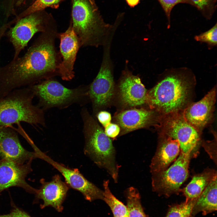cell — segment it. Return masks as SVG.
I'll use <instances>...</instances> for the list:
<instances>
[{
	"label": "cell",
	"mask_w": 217,
	"mask_h": 217,
	"mask_svg": "<svg viewBox=\"0 0 217 217\" xmlns=\"http://www.w3.org/2000/svg\"><path fill=\"white\" fill-rule=\"evenodd\" d=\"M57 34L55 28L42 33L23 55L0 67V99L14 90L58 74L60 62L55 44Z\"/></svg>",
	"instance_id": "1"
},
{
	"label": "cell",
	"mask_w": 217,
	"mask_h": 217,
	"mask_svg": "<svg viewBox=\"0 0 217 217\" xmlns=\"http://www.w3.org/2000/svg\"><path fill=\"white\" fill-rule=\"evenodd\" d=\"M195 83L187 72H171L147 91L146 104L159 116L181 112L191 103Z\"/></svg>",
	"instance_id": "2"
},
{
	"label": "cell",
	"mask_w": 217,
	"mask_h": 217,
	"mask_svg": "<svg viewBox=\"0 0 217 217\" xmlns=\"http://www.w3.org/2000/svg\"><path fill=\"white\" fill-rule=\"evenodd\" d=\"M73 30L80 47L103 46L118 24L106 23L94 0H72Z\"/></svg>",
	"instance_id": "3"
},
{
	"label": "cell",
	"mask_w": 217,
	"mask_h": 217,
	"mask_svg": "<svg viewBox=\"0 0 217 217\" xmlns=\"http://www.w3.org/2000/svg\"><path fill=\"white\" fill-rule=\"evenodd\" d=\"M81 115L85 138L84 152L97 166L105 170L115 183L118 182L119 169L116 151L112 140L89 113L83 108Z\"/></svg>",
	"instance_id": "4"
},
{
	"label": "cell",
	"mask_w": 217,
	"mask_h": 217,
	"mask_svg": "<svg viewBox=\"0 0 217 217\" xmlns=\"http://www.w3.org/2000/svg\"><path fill=\"white\" fill-rule=\"evenodd\" d=\"M34 96L30 88H20L0 99V127L24 122L44 125L43 110L34 105Z\"/></svg>",
	"instance_id": "5"
},
{
	"label": "cell",
	"mask_w": 217,
	"mask_h": 217,
	"mask_svg": "<svg viewBox=\"0 0 217 217\" xmlns=\"http://www.w3.org/2000/svg\"><path fill=\"white\" fill-rule=\"evenodd\" d=\"M157 123L159 136L177 140L181 151L195 156L201 143V133L187 122L182 112L159 116Z\"/></svg>",
	"instance_id": "6"
},
{
	"label": "cell",
	"mask_w": 217,
	"mask_h": 217,
	"mask_svg": "<svg viewBox=\"0 0 217 217\" xmlns=\"http://www.w3.org/2000/svg\"><path fill=\"white\" fill-rule=\"evenodd\" d=\"M190 154L180 151L174 163L165 170L152 174L153 190L159 195L169 197L178 193L180 187L188 176Z\"/></svg>",
	"instance_id": "7"
},
{
	"label": "cell",
	"mask_w": 217,
	"mask_h": 217,
	"mask_svg": "<svg viewBox=\"0 0 217 217\" xmlns=\"http://www.w3.org/2000/svg\"><path fill=\"white\" fill-rule=\"evenodd\" d=\"M28 87L34 96L39 99V105L45 108L66 105L87 96V91L83 88L69 89L51 79Z\"/></svg>",
	"instance_id": "8"
},
{
	"label": "cell",
	"mask_w": 217,
	"mask_h": 217,
	"mask_svg": "<svg viewBox=\"0 0 217 217\" xmlns=\"http://www.w3.org/2000/svg\"><path fill=\"white\" fill-rule=\"evenodd\" d=\"M102 62L96 77L90 85L87 95L95 108H103L111 102L115 93L113 68L110 57L111 45L103 46Z\"/></svg>",
	"instance_id": "9"
},
{
	"label": "cell",
	"mask_w": 217,
	"mask_h": 217,
	"mask_svg": "<svg viewBox=\"0 0 217 217\" xmlns=\"http://www.w3.org/2000/svg\"><path fill=\"white\" fill-rule=\"evenodd\" d=\"M46 17L34 13L17 20L7 33V36L14 49L13 59L19 57L33 36L37 32H45L55 28Z\"/></svg>",
	"instance_id": "10"
},
{
	"label": "cell",
	"mask_w": 217,
	"mask_h": 217,
	"mask_svg": "<svg viewBox=\"0 0 217 217\" xmlns=\"http://www.w3.org/2000/svg\"><path fill=\"white\" fill-rule=\"evenodd\" d=\"M38 158L47 162L62 175L69 187L80 192L85 198L90 202L103 199V190L86 179L77 168H71L58 162L39 149Z\"/></svg>",
	"instance_id": "11"
},
{
	"label": "cell",
	"mask_w": 217,
	"mask_h": 217,
	"mask_svg": "<svg viewBox=\"0 0 217 217\" xmlns=\"http://www.w3.org/2000/svg\"><path fill=\"white\" fill-rule=\"evenodd\" d=\"M118 87L119 100L124 106L135 108L146 104L147 91L139 77L127 68L123 71Z\"/></svg>",
	"instance_id": "12"
},
{
	"label": "cell",
	"mask_w": 217,
	"mask_h": 217,
	"mask_svg": "<svg viewBox=\"0 0 217 217\" xmlns=\"http://www.w3.org/2000/svg\"><path fill=\"white\" fill-rule=\"evenodd\" d=\"M32 161L20 164L4 159H0V193L9 187H17L29 193H36L37 189L30 186L25 180L32 171Z\"/></svg>",
	"instance_id": "13"
},
{
	"label": "cell",
	"mask_w": 217,
	"mask_h": 217,
	"mask_svg": "<svg viewBox=\"0 0 217 217\" xmlns=\"http://www.w3.org/2000/svg\"><path fill=\"white\" fill-rule=\"evenodd\" d=\"M0 157L20 164L38 158L36 152L24 148L17 133L10 126L0 127Z\"/></svg>",
	"instance_id": "14"
},
{
	"label": "cell",
	"mask_w": 217,
	"mask_h": 217,
	"mask_svg": "<svg viewBox=\"0 0 217 217\" xmlns=\"http://www.w3.org/2000/svg\"><path fill=\"white\" fill-rule=\"evenodd\" d=\"M216 99L214 87L201 99L190 103L182 112L187 122L200 133L212 121Z\"/></svg>",
	"instance_id": "15"
},
{
	"label": "cell",
	"mask_w": 217,
	"mask_h": 217,
	"mask_svg": "<svg viewBox=\"0 0 217 217\" xmlns=\"http://www.w3.org/2000/svg\"><path fill=\"white\" fill-rule=\"evenodd\" d=\"M151 109L132 108L116 113L115 120L120 127L119 136L157 123L159 116Z\"/></svg>",
	"instance_id": "16"
},
{
	"label": "cell",
	"mask_w": 217,
	"mask_h": 217,
	"mask_svg": "<svg viewBox=\"0 0 217 217\" xmlns=\"http://www.w3.org/2000/svg\"><path fill=\"white\" fill-rule=\"evenodd\" d=\"M59 36L62 60L58 66V74L63 80L68 81L74 77V66L80 44L71 24L67 30L59 34Z\"/></svg>",
	"instance_id": "17"
},
{
	"label": "cell",
	"mask_w": 217,
	"mask_h": 217,
	"mask_svg": "<svg viewBox=\"0 0 217 217\" xmlns=\"http://www.w3.org/2000/svg\"><path fill=\"white\" fill-rule=\"evenodd\" d=\"M41 186L35 194L36 198L43 201L41 208L48 206L54 208L59 212L63 209L62 203L66 197L69 187L63 181L58 175H56L51 181H40Z\"/></svg>",
	"instance_id": "18"
},
{
	"label": "cell",
	"mask_w": 217,
	"mask_h": 217,
	"mask_svg": "<svg viewBox=\"0 0 217 217\" xmlns=\"http://www.w3.org/2000/svg\"><path fill=\"white\" fill-rule=\"evenodd\" d=\"M155 154L150 165L151 174L164 170L175 161L180 152L179 143L171 138L159 136Z\"/></svg>",
	"instance_id": "19"
},
{
	"label": "cell",
	"mask_w": 217,
	"mask_h": 217,
	"mask_svg": "<svg viewBox=\"0 0 217 217\" xmlns=\"http://www.w3.org/2000/svg\"><path fill=\"white\" fill-rule=\"evenodd\" d=\"M217 210V176L196 199L192 208L190 217L199 212L203 215Z\"/></svg>",
	"instance_id": "20"
},
{
	"label": "cell",
	"mask_w": 217,
	"mask_h": 217,
	"mask_svg": "<svg viewBox=\"0 0 217 217\" xmlns=\"http://www.w3.org/2000/svg\"><path fill=\"white\" fill-rule=\"evenodd\" d=\"M216 176V171L210 168L194 175L186 187L181 190L186 198L185 200L197 199Z\"/></svg>",
	"instance_id": "21"
},
{
	"label": "cell",
	"mask_w": 217,
	"mask_h": 217,
	"mask_svg": "<svg viewBox=\"0 0 217 217\" xmlns=\"http://www.w3.org/2000/svg\"><path fill=\"white\" fill-rule=\"evenodd\" d=\"M109 180H104L103 199L110 208L114 217H129L127 208L112 193L109 187Z\"/></svg>",
	"instance_id": "22"
},
{
	"label": "cell",
	"mask_w": 217,
	"mask_h": 217,
	"mask_svg": "<svg viewBox=\"0 0 217 217\" xmlns=\"http://www.w3.org/2000/svg\"><path fill=\"white\" fill-rule=\"evenodd\" d=\"M129 217H148L144 212L140 200V196L137 189L133 187L125 191Z\"/></svg>",
	"instance_id": "23"
},
{
	"label": "cell",
	"mask_w": 217,
	"mask_h": 217,
	"mask_svg": "<svg viewBox=\"0 0 217 217\" xmlns=\"http://www.w3.org/2000/svg\"><path fill=\"white\" fill-rule=\"evenodd\" d=\"M196 199L186 201L170 207L165 217H190L191 210Z\"/></svg>",
	"instance_id": "24"
},
{
	"label": "cell",
	"mask_w": 217,
	"mask_h": 217,
	"mask_svg": "<svg viewBox=\"0 0 217 217\" xmlns=\"http://www.w3.org/2000/svg\"><path fill=\"white\" fill-rule=\"evenodd\" d=\"M63 0H36L18 17V19L48 7L56 8Z\"/></svg>",
	"instance_id": "25"
},
{
	"label": "cell",
	"mask_w": 217,
	"mask_h": 217,
	"mask_svg": "<svg viewBox=\"0 0 217 217\" xmlns=\"http://www.w3.org/2000/svg\"><path fill=\"white\" fill-rule=\"evenodd\" d=\"M203 15L210 19L217 8V0H190Z\"/></svg>",
	"instance_id": "26"
},
{
	"label": "cell",
	"mask_w": 217,
	"mask_h": 217,
	"mask_svg": "<svg viewBox=\"0 0 217 217\" xmlns=\"http://www.w3.org/2000/svg\"><path fill=\"white\" fill-rule=\"evenodd\" d=\"M164 11L168 21V27L170 24L171 14L172 8L179 3H185L194 6L193 3L190 0H157Z\"/></svg>",
	"instance_id": "27"
},
{
	"label": "cell",
	"mask_w": 217,
	"mask_h": 217,
	"mask_svg": "<svg viewBox=\"0 0 217 217\" xmlns=\"http://www.w3.org/2000/svg\"><path fill=\"white\" fill-rule=\"evenodd\" d=\"M217 24L210 30L195 37L198 41L207 43L210 46H216L217 43Z\"/></svg>",
	"instance_id": "28"
},
{
	"label": "cell",
	"mask_w": 217,
	"mask_h": 217,
	"mask_svg": "<svg viewBox=\"0 0 217 217\" xmlns=\"http://www.w3.org/2000/svg\"><path fill=\"white\" fill-rule=\"evenodd\" d=\"M202 146L209 155L210 158L217 164L216 138L211 141L202 143Z\"/></svg>",
	"instance_id": "29"
},
{
	"label": "cell",
	"mask_w": 217,
	"mask_h": 217,
	"mask_svg": "<svg viewBox=\"0 0 217 217\" xmlns=\"http://www.w3.org/2000/svg\"><path fill=\"white\" fill-rule=\"evenodd\" d=\"M104 131L108 137L114 140L119 136L121 128L117 124L110 123L105 127Z\"/></svg>",
	"instance_id": "30"
},
{
	"label": "cell",
	"mask_w": 217,
	"mask_h": 217,
	"mask_svg": "<svg viewBox=\"0 0 217 217\" xmlns=\"http://www.w3.org/2000/svg\"><path fill=\"white\" fill-rule=\"evenodd\" d=\"M97 117L99 122L104 127L111 123V115L110 113L108 112H99L97 114Z\"/></svg>",
	"instance_id": "31"
},
{
	"label": "cell",
	"mask_w": 217,
	"mask_h": 217,
	"mask_svg": "<svg viewBox=\"0 0 217 217\" xmlns=\"http://www.w3.org/2000/svg\"><path fill=\"white\" fill-rule=\"evenodd\" d=\"M0 217H31L24 211L14 207L10 213L7 214L0 215Z\"/></svg>",
	"instance_id": "32"
},
{
	"label": "cell",
	"mask_w": 217,
	"mask_h": 217,
	"mask_svg": "<svg viewBox=\"0 0 217 217\" xmlns=\"http://www.w3.org/2000/svg\"><path fill=\"white\" fill-rule=\"evenodd\" d=\"M140 0H126L127 2L131 7H133L137 5Z\"/></svg>",
	"instance_id": "33"
},
{
	"label": "cell",
	"mask_w": 217,
	"mask_h": 217,
	"mask_svg": "<svg viewBox=\"0 0 217 217\" xmlns=\"http://www.w3.org/2000/svg\"></svg>",
	"instance_id": "34"
}]
</instances>
